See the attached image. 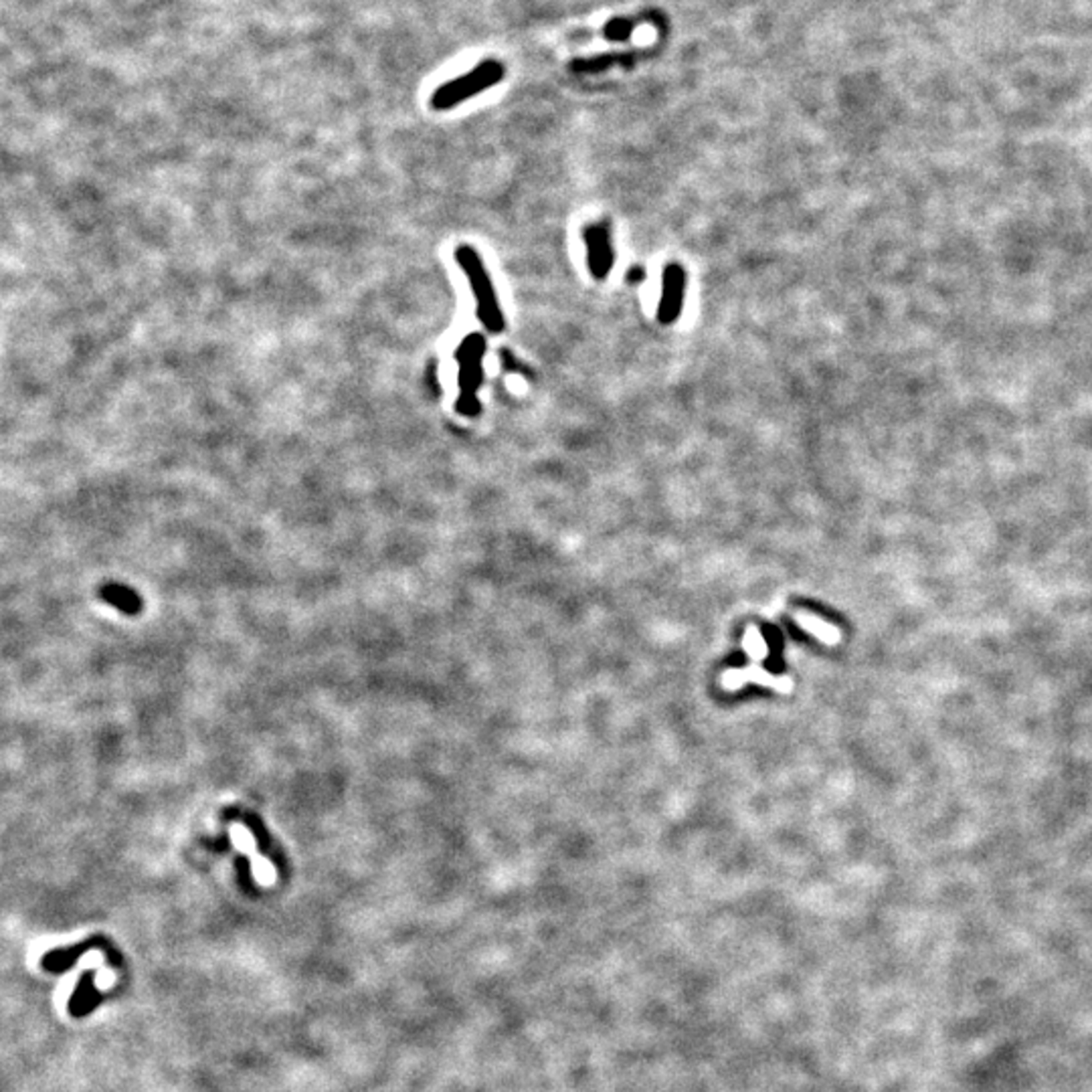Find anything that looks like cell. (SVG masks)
<instances>
[{"label":"cell","instance_id":"obj_1","mask_svg":"<svg viewBox=\"0 0 1092 1092\" xmlns=\"http://www.w3.org/2000/svg\"><path fill=\"white\" fill-rule=\"evenodd\" d=\"M455 259H458L459 268H462V272L469 282V288H472L473 296H476L478 320L482 322V326L490 334H500L506 326L504 312H502L500 303H498L492 278L483 261L479 259L478 251L469 245H459L458 251H455Z\"/></svg>","mask_w":1092,"mask_h":1092},{"label":"cell","instance_id":"obj_2","mask_svg":"<svg viewBox=\"0 0 1092 1092\" xmlns=\"http://www.w3.org/2000/svg\"><path fill=\"white\" fill-rule=\"evenodd\" d=\"M504 78L506 68L502 61H482V63L476 65L472 71H468V73L459 75V78L437 88L433 96H431V108L439 109V112L458 108L465 99H472L479 96V93L488 92V89L500 83Z\"/></svg>","mask_w":1092,"mask_h":1092},{"label":"cell","instance_id":"obj_3","mask_svg":"<svg viewBox=\"0 0 1092 1092\" xmlns=\"http://www.w3.org/2000/svg\"><path fill=\"white\" fill-rule=\"evenodd\" d=\"M486 350V338L473 332V334L465 336L458 353H455L459 364V398L455 401V411L463 417H476L479 413L478 391L483 383Z\"/></svg>","mask_w":1092,"mask_h":1092},{"label":"cell","instance_id":"obj_4","mask_svg":"<svg viewBox=\"0 0 1092 1092\" xmlns=\"http://www.w3.org/2000/svg\"><path fill=\"white\" fill-rule=\"evenodd\" d=\"M583 239L587 245L589 272L595 279H605L615 263L609 225L607 223H591L583 229Z\"/></svg>","mask_w":1092,"mask_h":1092},{"label":"cell","instance_id":"obj_5","mask_svg":"<svg viewBox=\"0 0 1092 1092\" xmlns=\"http://www.w3.org/2000/svg\"><path fill=\"white\" fill-rule=\"evenodd\" d=\"M684 296H686V272L682 265L668 263L662 275V296H659L658 306L659 324L669 326L680 318L684 310Z\"/></svg>","mask_w":1092,"mask_h":1092},{"label":"cell","instance_id":"obj_6","mask_svg":"<svg viewBox=\"0 0 1092 1092\" xmlns=\"http://www.w3.org/2000/svg\"><path fill=\"white\" fill-rule=\"evenodd\" d=\"M720 684H723L724 690L730 692L739 690L744 684H757V686L771 688V690L781 692V694H789L793 690V680L789 676H773L771 672H767L759 664H753V666L747 668L726 669L723 678H720Z\"/></svg>","mask_w":1092,"mask_h":1092},{"label":"cell","instance_id":"obj_7","mask_svg":"<svg viewBox=\"0 0 1092 1092\" xmlns=\"http://www.w3.org/2000/svg\"><path fill=\"white\" fill-rule=\"evenodd\" d=\"M644 55H648L645 49H634V51H619V53H601V55H591V57H581V59H574L569 65V69L573 73L579 75H593V73H601V71H607L611 68H629L634 65L635 61L644 59Z\"/></svg>","mask_w":1092,"mask_h":1092},{"label":"cell","instance_id":"obj_8","mask_svg":"<svg viewBox=\"0 0 1092 1092\" xmlns=\"http://www.w3.org/2000/svg\"><path fill=\"white\" fill-rule=\"evenodd\" d=\"M664 21V14H659L658 11H645L635 14V17H617L611 18V21L605 23V27L601 28V35L609 41H625L638 31L644 23H659Z\"/></svg>","mask_w":1092,"mask_h":1092},{"label":"cell","instance_id":"obj_9","mask_svg":"<svg viewBox=\"0 0 1092 1092\" xmlns=\"http://www.w3.org/2000/svg\"><path fill=\"white\" fill-rule=\"evenodd\" d=\"M795 621L801 629L807 631V634L815 635L819 642L828 645L839 644V639H842V631L835 628V625L821 619L819 615L809 614V611H795Z\"/></svg>","mask_w":1092,"mask_h":1092},{"label":"cell","instance_id":"obj_10","mask_svg":"<svg viewBox=\"0 0 1092 1092\" xmlns=\"http://www.w3.org/2000/svg\"><path fill=\"white\" fill-rule=\"evenodd\" d=\"M743 648H744V652L749 654V658H751L754 664L763 662V659H767V655H769V645H767V642H764L761 629L754 628V625H751V628L747 629V634H744Z\"/></svg>","mask_w":1092,"mask_h":1092},{"label":"cell","instance_id":"obj_11","mask_svg":"<svg viewBox=\"0 0 1092 1092\" xmlns=\"http://www.w3.org/2000/svg\"><path fill=\"white\" fill-rule=\"evenodd\" d=\"M103 599H108L109 603H116L122 611H128V614H136L138 611V599L132 593H128L126 589L122 587H108L103 591Z\"/></svg>","mask_w":1092,"mask_h":1092},{"label":"cell","instance_id":"obj_12","mask_svg":"<svg viewBox=\"0 0 1092 1092\" xmlns=\"http://www.w3.org/2000/svg\"><path fill=\"white\" fill-rule=\"evenodd\" d=\"M644 278H645L644 268H639V265H635V268H631V269H629V273H628V282H631V283H642V279H644Z\"/></svg>","mask_w":1092,"mask_h":1092}]
</instances>
